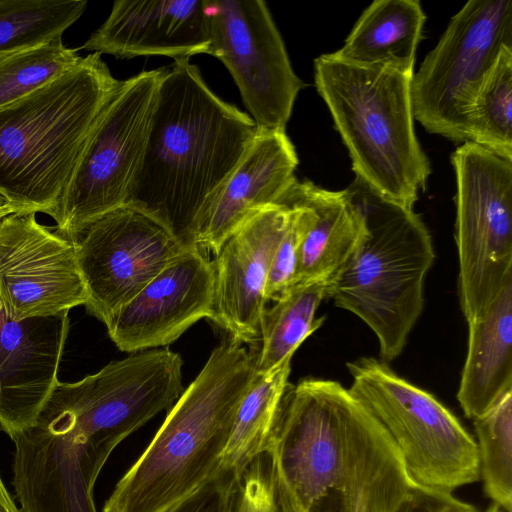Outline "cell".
Masks as SVG:
<instances>
[{
    "label": "cell",
    "mask_w": 512,
    "mask_h": 512,
    "mask_svg": "<svg viewBox=\"0 0 512 512\" xmlns=\"http://www.w3.org/2000/svg\"><path fill=\"white\" fill-rule=\"evenodd\" d=\"M266 453L286 512H395L411 485L389 435L334 380L288 384Z\"/></svg>",
    "instance_id": "obj_1"
},
{
    "label": "cell",
    "mask_w": 512,
    "mask_h": 512,
    "mask_svg": "<svg viewBox=\"0 0 512 512\" xmlns=\"http://www.w3.org/2000/svg\"><path fill=\"white\" fill-rule=\"evenodd\" d=\"M257 132L219 98L189 59L163 67L144 154L126 203L160 218L189 242L194 222Z\"/></svg>",
    "instance_id": "obj_2"
},
{
    "label": "cell",
    "mask_w": 512,
    "mask_h": 512,
    "mask_svg": "<svg viewBox=\"0 0 512 512\" xmlns=\"http://www.w3.org/2000/svg\"><path fill=\"white\" fill-rule=\"evenodd\" d=\"M256 357L232 340L212 351L102 512H167L218 474Z\"/></svg>",
    "instance_id": "obj_3"
},
{
    "label": "cell",
    "mask_w": 512,
    "mask_h": 512,
    "mask_svg": "<svg viewBox=\"0 0 512 512\" xmlns=\"http://www.w3.org/2000/svg\"><path fill=\"white\" fill-rule=\"evenodd\" d=\"M119 83L93 52L0 109V196L14 213L53 215Z\"/></svg>",
    "instance_id": "obj_4"
},
{
    "label": "cell",
    "mask_w": 512,
    "mask_h": 512,
    "mask_svg": "<svg viewBox=\"0 0 512 512\" xmlns=\"http://www.w3.org/2000/svg\"><path fill=\"white\" fill-rule=\"evenodd\" d=\"M413 74L346 63L332 53L314 60L315 85L360 181L413 209L431 173L414 130Z\"/></svg>",
    "instance_id": "obj_5"
},
{
    "label": "cell",
    "mask_w": 512,
    "mask_h": 512,
    "mask_svg": "<svg viewBox=\"0 0 512 512\" xmlns=\"http://www.w3.org/2000/svg\"><path fill=\"white\" fill-rule=\"evenodd\" d=\"M346 189L364 215L368 235L328 283L326 299L372 330L380 360L388 364L402 353L422 313L433 241L413 209L381 197L356 177Z\"/></svg>",
    "instance_id": "obj_6"
},
{
    "label": "cell",
    "mask_w": 512,
    "mask_h": 512,
    "mask_svg": "<svg viewBox=\"0 0 512 512\" xmlns=\"http://www.w3.org/2000/svg\"><path fill=\"white\" fill-rule=\"evenodd\" d=\"M347 368L349 391L389 435L412 484L453 493L480 479L475 439L434 395L374 357Z\"/></svg>",
    "instance_id": "obj_7"
},
{
    "label": "cell",
    "mask_w": 512,
    "mask_h": 512,
    "mask_svg": "<svg viewBox=\"0 0 512 512\" xmlns=\"http://www.w3.org/2000/svg\"><path fill=\"white\" fill-rule=\"evenodd\" d=\"M456 176L458 297L478 317L512 277V161L472 142L451 155Z\"/></svg>",
    "instance_id": "obj_8"
},
{
    "label": "cell",
    "mask_w": 512,
    "mask_h": 512,
    "mask_svg": "<svg viewBox=\"0 0 512 512\" xmlns=\"http://www.w3.org/2000/svg\"><path fill=\"white\" fill-rule=\"evenodd\" d=\"M505 48H512V1H468L412 76L414 119L429 133L470 141L472 101Z\"/></svg>",
    "instance_id": "obj_9"
},
{
    "label": "cell",
    "mask_w": 512,
    "mask_h": 512,
    "mask_svg": "<svg viewBox=\"0 0 512 512\" xmlns=\"http://www.w3.org/2000/svg\"><path fill=\"white\" fill-rule=\"evenodd\" d=\"M163 68L120 80L51 216L76 241L94 220L126 203L142 160Z\"/></svg>",
    "instance_id": "obj_10"
},
{
    "label": "cell",
    "mask_w": 512,
    "mask_h": 512,
    "mask_svg": "<svg viewBox=\"0 0 512 512\" xmlns=\"http://www.w3.org/2000/svg\"><path fill=\"white\" fill-rule=\"evenodd\" d=\"M74 243L85 307L104 324L191 245L160 218L129 204L91 222Z\"/></svg>",
    "instance_id": "obj_11"
},
{
    "label": "cell",
    "mask_w": 512,
    "mask_h": 512,
    "mask_svg": "<svg viewBox=\"0 0 512 512\" xmlns=\"http://www.w3.org/2000/svg\"><path fill=\"white\" fill-rule=\"evenodd\" d=\"M208 54L232 75L257 129H285L303 87L261 0H205Z\"/></svg>",
    "instance_id": "obj_12"
},
{
    "label": "cell",
    "mask_w": 512,
    "mask_h": 512,
    "mask_svg": "<svg viewBox=\"0 0 512 512\" xmlns=\"http://www.w3.org/2000/svg\"><path fill=\"white\" fill-rule=\"evenodd\" d=\"M87 298L72 240L38 223L35 213L0 221V301L11 318L69 312Z\"/></svg>",
    "instance_id": "obj_13"
},
{
    "label": "cell",
    "mask_w": 512,
    "mask_h": 512,
    "mask_svg": "<svg viewBox=\"0 0 512 512\" xmlns=\"http://www.w3.org/2000/svg\"><path fill=\"white\" fill-rule=\"evenodd\" d=\"M214 270L191 244L105 323L110 339L129 353L164 347L202 318L210 319Z\"/></svg>",
    "instance_id": "obj_14"
},
{
    "label": "cell",
    "mask_w": 512,
    "mask_h": 512,
    "mask_svg": "<svg viewBox=\"0 0 512 512\" xmlns=\"http://www.w3.org/2000/svg\"><path fill=\"white\" fill-rule=\"evenodd\" d=\"M292 214V208L279 204L258 210L224 241L212 260L214 302L209 320L238 344L260 339L270 265Z\"/></svg>",
    "instance_id": "obj_15"
},
{
    "label": "cell",
    "mask_w": 512,
    "mask_h": 512,
    "mask_svg": "<svg viewBox=\"0 0 512 512\" xmlns=\"http://www.w3.org/2000/svg\"><path fill=\"white\" fill-rule=\"evenodd\" d=\"M68 312L22 320L0 301V427L12 439L36 421L58 383Z\"/></svg>",
    "instance_id": "obj_16"
},
{
    "label": "cell",
    "mask_w": 512,
    "mask_h": 512,
    "mask_svg": "<svg viewBox=\"0 0 512 512\" xmlns=\"http://www.w3.org/2000/svg\"><path fill=\"white\" fill-rule=\"evenodd\" d=\"M297 165L298 156L285 129H257L237 166L197 217L189 242L216 254L251 215L277 204L296 178Z\"/></svg>",
    "instance_id": "obj_17"
},
{
    "label": "cell",
    "mask_w": 512,
    "mask_h": 512,
    "mask_svg": "<svg viewBox=\"0 0 512 512\" xmlns=\"http://www.w3.org/2000/svg\"><path fill=\"white\" fill-rule=\"evenodd\" d=\"M209 44L205 0H117L81 49L120 58L160 55L175 61L208 54Z\"/></svg>",
    "instance_id": "obj_18"
},
{
    "label": "cell",
    "mask_w": 512,
    "mask_h": 512,
    "mask_svg": "<svg viewBox=\"0 0 512 512\" xmlns=\"http://www.w3.org/2000/svg\"><path fill=\"white\" fill-rule=\"evenodd\" d=\"M277 204L304 206L314 215L300 246L297 283L333 281L368 235L364 215L347 189L331 191L295 178Z\"/></svg>",
    "instance_id": "obj_19"
},
{
    "label": "cell",
    "mask_w": 512,
    "mask_h": 512,
    "mask_svg": "<svg viewBox=\"0 0 512 512\" xmlns=\"http://www.w3.org/2000/svg\"><path fill=\"white\" fill-rule=\"evenodd\" d=\"M467 324V355L456 396L473 420L512 390V277Z\"/></svg>",
    "instance_id": "obj_20"
},
{
    "label": "cell",
    "mask_w": 512,
    "mask_h": 512,
    "mask_svg": "<svg viewBox=\"0 0 512 512\" xmlns=\"http://www.w3.org/2000/svg\"><path fill=\"white\" fill-rule=\"evenodd\" d=\"M426 15L418 0H377L360 15L344 45L332 55L363 67L413 74Z\"/></svg>",
    "instance_id": "obj_21"
},
{
    "label": "cell",
    "mask_w": 512,
    "mask_h": 512,
    "mask_svg": "<svg viewBox=\"0 0 512 512\" xmlns=\"http://www.w3.org/2000/svg\"><path fill=\"white\" fill-rule=\"evenodd\" d=\"M290 371L291 360H287L271 372H256L237 409L219 471L237 478L267 452Z\"/></svg>",
    "instance_id": "obj_22"
},
{
    "label": "cell",
    "mask_w": 512,
    "mask_h": 512,
    "mask_svg": "<svg viewBox=\"0 0 512 512\" xmlns=\"http://www.w3.org/2000/svg\"><path fill=\"white\" fill-rule=\"evenodd\" d=\"M327 285L324 280L297 283L280 295L272 307L264 308L256 372H271L291 360L298 347L323 324L326 317L316 318L315 314L326 299Z\"/></svg>",
    "instance_id": "obj_23"
},
{
    "label": "cell",
    "mask_w": 512,
    "mask_h": 512,
    "mask_svg": "<svg viewBox=\"0 0 512 512\" xmlns=\"http://www.w3.org/2000/svg\"><path fill=\"white\" fill-rule=\"evenodd\" d=\"M86 7L83 0H0V57L62 39Z\"/></svg>",
    "instance_id": "obj_24"
},
{
    "label": "cell",
    "mask_w": 512,
    "mask_h": 512,
    "mask_svg": "<svg viewBox=\"0 0 512 512\" xmlns=\"http://www.w3.org/2000/svg\"><path fill=\"white\" fill-rule=\"evenodd\" d=\"M470 141L512 161V48L503 49L469 111Z\"/></svg>",
    "instance_id": "obj_25"
},
{
    "label": "cell",
    "mask_w": 512,
    "mask_h": 512,
    "mask_svg": "<svg viewBox=\"0 0 512 512\" xmlns=\"http://www.w3.org/2000/svg\"><path fill=\"white\" fill-rule=\"evenodd\" d=\"M479 478L485 494L512 512V390L473 419Z\"/></svg>",
    "instance_id": "obj_26"
},
{
    "label": "cell",
    "mask_w": 512,
    "mask_h": 512,
    "mask_svg": "<svg viewBox=\"0 0 512 512\" xmlns=\"http://www.w3.org/2000/svg\"><path fill=\"white\" fill-rule=\"evenodd\" d=\"M62 39L0 57V109L72 68L80 56Z\"/></svg>",
    "instance_id": "obj_27"
},
{
    "label": "cell",
    "mask_w": 512,
    "mask_h": 512,
    "mask_svg": "<svg viewBox=\"0 0 512 512\" xmlns=\"http://www.w3.org/2000/svg\"><path fill=\"white\" fill-rule=\"evenodd\" d=\"M287 207L293 209V214L270 265L264 292L266 302L275 301L297 283L300 246L314 218L307 207Z\"/></svg>",
    "instance_id": "obj_28"
},
{
    "label": "cell",
    "mask_w": 512,
    "mask_h": 512,
    "mask_svg": "<svg viewBox=\"0 0 512 512\" xmlns=\"http://www.w3.org/2000/svg\"><path fill=\"white\" fill-rule=\"evenodd\" d=\"M226 512H286L276 490L267 453L256 457L237 477Z\"/></svg>",
    "instance_id": "obj_29"
},
{
    "label": "cell",
    "mask_w": 512,
    "mask_h": 512,
    "mask_svg": "<svg viewBox=\"0 0 512 512\" xmlns=\"http://www.w3.org/2000/svg\"><path fill=\"white\" fill-rule=\"evenodd\" d=\"M236 479L230 473L219 471L196 492L167 512H226Z\"/></svg>",
    "instance_id": "obj_30"
},
{
    "label": "cell",
    "mask_w": 512,
    "mask_h": 512,
    "mask_svg": "<svg viewBox=\"0 0 512 512\" xmlns=\"http://www.w3.org/2000/svg\"><path fill=\"white\" fill-rule=\"evenodd\" d=\"M395 512H477L476 508L453 493L420 487L411 483Z\"/></svg>",
    "instance_id": "obj_31"
},
{
    "label": "cell",
    "mask_w": 512,
    "mask_h": 512,
    "mask_svg": "<svg viewBox=\"0 0 512 512\" xmlns=\"http://www.w3.org/2000/svg\"><path fill=\"white\" fill-rule=\"evenodd\" d=\"M0 512H22L6 489L0 476Z\"/></svg>",
    "instance_id": "obj_32"
},
{
    "label": "cell",
    "mask_w": 512,
    "mask_h": 512,
    "mask_svg": "<svg viewBox=\"0 0 512 512\" xmlns=\"http://www.w3.org/2000/svg\"><path fill=\"white\" fill-rule=\"evenodd\" d=\"M14 213V210L9 204L0 196V221L7 215Z\"/></svg>",
    "instance_id": "obj_33"
},
{
    "label": "cell",
    "mask_w": 512,
    "mask_h": 512,
    "mask_svg": "<svg viewBox=\"0 0 512 512\" xmlns=\"http://www.w3.org/2000/svg\"><path fill=\"white\" fill-rule=\"evenodd\" d=\"M484 512H504L499 506L492 504L488 509Z\"/></svg>",
    "instance_id": "obj_34"
}]
</instances>
